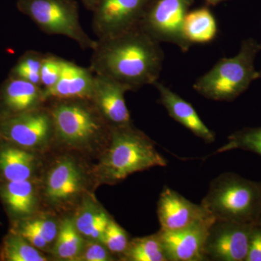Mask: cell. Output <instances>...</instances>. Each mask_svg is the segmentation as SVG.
Returning <instances> with one entry per match:
<instances>
[{"label": "cell", "instance_id": "2e32d148", "mask_svg": "<svg viewBox=\"0 0 261 261\" xmlns=\"http://www.w3.org/2000/svg\"><path fill=\"white\" fill-rule=\"evenodd\" d=\"M94 77L95 74L90 68H84L64 59L59 80L51 88L43 89L44 99L46 102L50 99H90Z\"/></svg>", "mask_w": 261, "mask_h": 261}, {"label": "cell", "instance_id": "d6a6232c", "mask_svg": "<svg viewBox=\"0 0 261 261\" xmlns=\"http://www.w3.org/2000/svg\"><path fill=\"white\" fill-rule=\"evenodd\" d=\"M227 0H205L206 5L207 6H216Z\"/></svg>", "mask_w": 261, "mask_h": 261}, {"label": "cell", "instance_id": "9a60e30c", "mask_svg": "<svg viewBox=\"0 0 261 261\" xmlns=\"http://www.w3.org/2000/svg\"><path fill=\"white\" fill-rule=\"evenodd\" d=\"M45 103L40 86L10 76L0 85V120L30 112Z\"/></svg>", "mask_w": 261, "mask_h": 261}, {"label": "cell", "instance_id": "7a4b0ae2", "mask_svg": "<svg viewBox=\"0 0 261 261\" xmlns=\"http://www.w3.org/2000/svg\"><path fill=\"white\" fill-rule=\"evenodd\" d=\"M153 141L134 126L111 128L97 173L103 184L119 183L133 173L167 166Z\"/></svg>", "mask_w": 261, "mask_h": 261}, {"label": "cell", "instance_id": "30bf717a", "mask_svg": "<svg viewBox=\"0 0 261 261\" xmlns=\"http://www.w3.org/2000/svg\"><path fill=\"white\" fill-rule=\"evenodd\" d=\"M155 0H97L92 29L98 39L118 35L140 27Z\"/></svg>", "mask_w": 261, "mask_h": 261}, {"label": "cell", "instance_id": "4316f807", "mask_svg": "<svg viewBox=\"0 0 261 261\" xmlns=\"http://www.w3.org/2000/svg\"><path fill=\"white\" fill-rule=\"evenodd\" d=\"M99 241L113 255L121 258L126 251L130 240L124 228L111 219Z\"/></svg>", "mask_w": 261, "mask_h": 261}, {"label": "cell", "instance_id": "e575fe53", "mask_svg": "<svg viewBox=\"0 0 261 261\" xmlns=\"http://www.w3.org/2000/svg\"><path fill=\"white\" fill-rule=\"evenodd\" d=\"M260 77H261V72H260Z\"/></svg>", "mask_w": 261, "mask_h": 261}, {"label": "cell", "instance_id": "ffe728a7", "mask_svg": "<svg viewBox=\"0 0 261 261\" xmlns=\"http://www.w3.org/2000/svg\"><path fill=\"white\" fill-rule=\"evenodd\" d=\"M218 31L217 20L207 5L187 13L184 21L183 33L190 45L212 42L217 37Z\"/></svg>", "mask_w": 261, "mask_h": 261}, {"label": "cell", "instance_id": "8992f818", "mask_svg": "<svg viewBox=\"0 0 261 261\" xmlns=\"http://www.w3.org/2000/svg\"><path fill=\"white\" fill-rule=\"evenodd\" d=\"M16 7L45 34L70 38L84 49L97 45L81 25L75 0H18Z\"/></svg>", "mask_w": 261, "mask_h": 261}, {"label": "cell", "instance_id": "603a6c76", "mask_svg": "<svg viewBox=\"0 0 261 261\" xmlns=\"http://www.w3.org/2000/svg\"><path fill=\"white\" fill-rule=\"evenodd\" d=\"M121 260L168 261L159 231L154 234L130 240Z\"/></svg>", "mask_w": 261, "mask_h": 261}, {"label": "cell", "instance_id": "44dd1931", "mask_svg": "<svg viewBox=\"0 0 261 261\" xmlns=\"http://www.w3.org/2000/svg\"><path fill=\"white\" fill-rule=\"evenodd\" d=\"M111 219L102 206L92 197H86L73 219L84 238L99 241Z\"/></svg>", "mask_w": 261, "mask_h": 261}, {"label": "cell", "instance_id": "f546056e", "mask_svg": "<svg viewBox=\"0 0 261 261\" xmlns=\"http://www.w3.org/2000/svg\"><path fill=\"white\" fill-rule=\"evenodd\" d=\"M116 257L98 240H87L76 261H113Z\"/></svg>", "mask_w": 261, "mask_h": 261}, {"label": "cell", "instance_id": "cb8c5ba5", "mask_svg": "<svg viewBox=\"0 0 261 261\" xmlns=\"http://www.w3.org/2000/svg\"><path fill=\"white\" fill-rule=\"evenodd\" d=\"M23 237L10 231L0 245V260L47 261V257Z\"/></svg>", "mask_w": 261, "mask_h": 261}, {"label": "cell", "instance_id": "1f68e13d", "mask_svg": "<svg viewBox=\"0 0 261 261\" xmlns=\"http://www.w3.org/2000/svg\"><path fill=\"white\" fill-rule=\"evenodd\" d=\"M81 2L83 3V5L85 6V8H87V9L92 11L94 7H95L97 0H81Z\"/></svg>", "mask_w": 261, "mask_h": 261}, {"label": "cell", "instance_id": "277c9868", "mask_svg": "<svg viewBox=\"0 0 261 261\" xmlns=\"http://www.w3.org/2000/svg\"><path fill=\"white\" fill-rule=\"evenodd\" d=\"M55 140L74 149L107 145L111 128L88 99H50Z\"/></svg>", "mask_w": 261, "mask_h": 261}, {"label": "cell", "instance_id": "f1b7e54d", "mask_svg": "<svg viewBox=\"0 0 261 261\" xmlns=\"http://www.w3.org/2000/svg\"><path fill=\"white\" fill-rule=\"evenodd\" d=\"M64 59L51 54H44L41 68V84L42 88H51L59 80Z\"/></svg>", "mask_w": 261, "mask_h": 261}, {"label": "cell", "instance_id": "836d02e7", "mask_svg": "<svg viewBox=\"0 0 261 261\" xmlns=\"http://www.w3.org/2000/svg\"><path fill=\"white\" fill-rule=\"evenodd\" d=\"M261 184V182H260ZM257 225H258L259 226L261 227V210L260 216H259L258 220H257Z\"/></svg>", "mask_w": 261, "mask_h": 261}, {"label": "cell", "instance_id": "7402d4cb", "mask_svg": "<svg viewBox=\"0 0 261 261\" xmlns=\"http://www.w3.org/2000/svg\"><path fill=\"white\" fill-rule=\"evenodd\" d=\"M86 240L81 234L73 219H65L60 224L53 253L63 260L76 261L83 250Z\"/></svg>", "mask_w": 261, "mask_h": 261}, {"label": "cell", "instance_id": "d4e9b609", "mask_svg": "<svg viewBox=\"0 0 261 261\" xmlns=\"http://www.w3.org/2000/svg\"><path fill=\"white\" fill-rule=\"evenodd\" d=\"M44 56V54L39 51H25L10 70L9 76L27 81L42 87L40 71Z\"/></svg>", "mask_w": 261, "mask_h": 261}, {"label": "cell", "instance_id": "9c48e42d", "mask_svg": "<svg viewBox=\"0 0 261 261\" xmlns=\"http://www.w3.org/2000/svg\"><path fill=\"white\" fill-rule=\"evenodd\" d=\"M87 183V176L80 165L69 156H63L48 170L43 185V197L51 207L68 208L85 195Z\"/></svg>", "mask_w": 261, "mask_h": 261}, {"label": "cell", "instance_id": "7c38bea8", "mask_svg": "<svg viewBox=\"0 0 261 261\" xmlns=\"http://www.w3.org/2000/svg\"><path fill=\"white\" fill-rule=\"evenodd\" d=\"M157 215L161 230L167 231H179L216 220L201 204L194 203L167 187L160 194Z\"/></svg>", "mask_w": 261, "mask_h": 261}, {"label": "cell", "instance_id": "83f0119b", "mask_svg": "<svg viewBox=\"0 0 261 261\" xmlns=\"http://www.w3.org/2000/svg\"><path fill=\"white\" fill-rule=\"evenodd\" d=\"M18 221H21L25 226L37 231L53 248L60 226V224H58L56 220L47 216H36L35 214L31 217Z\"/></svg>", "mask_w": 261, "mask_h": 261}, {"label": "cell", "instance_id": "e0dca14e", "mask_svg": "<svg viewBox=\"0 0 261 261\" xmlns=\"http://www.w3.org/2000/svg\"><path fill=\"white\" fill-rule=\"evenodd\" d=\"M154 86L159 92L160 102L173 120L206 143H212L216 140L214 132L206 126L191 103L161 82H156Z\"/></svg>", "mask_w": 261, "mask_h": 261}, {"label": "cell", "instance_id": "d6986e66", "mask_svg": "<svg viewBox=\"0 0 261 261\" xmlns=\"http://www.w3.org/2000/svg\"><path fill=\"white\" fill-rule=\"evenodd\" d=\"M39 166L35 152L0 141V182L34 179Z\"/></svg>", "mask_w": 261, "mask_h": 261}, {"label": "cell", "instance_id": "5b68a950", "mask_svg": "<svg viewBox=\"0 0 261 261\" xmlns=\"http://www.w3.org/2000/svg\"><path fill=\"white\" fill-rule=\"evenodd\" d=\"M259 49L253 39L245 41L236 56L221 58L207 73L199 77L194 84V89L211 100L229 102L236 99L260 77L254 66Z\"/></svg>", "mask_w": 261, "mask_h": 261}, {"label": "cell", "instance_id": "52a82bcc", "mask_svg": "<svg viewBox=\"0 0 261 261\" xmlns=\"http://www.w3.org/2000/svg\"><path fill=\"white\" fill-rule=\"evenodd\" d=\"M55 140L54 127L45 106L34 111L0 120V141L37 152Z\"/></svg>", "mask_w": 261, "mask_h": 261}, {"label": "cell", "instance_id": "8fae6325", "mask_svg": "<svg viewBox=\"0 0 261 261\" xmlns=\"http://www.w3.org/2000/svg\"><path fill=\"white\" fill-rule=\"evenodd\" d=\"M254 225L215 220L206 238V260L245 261Z\"/></svg>", "mask_w": 261, "mask_h": 261}, {"label": "cell", "instance_id": "4dcf8cb0", "mask_svg": "<svg viewBox=\"0 0 261 261\" xmlns=\"http://www.w3.org/2000/svg\"><path fill=\"white\" fill-rule=\"evenodd\" d=\"M245 261H261V227L254 225Z\"/></svg>", "mask_w": 261, "mask_h": 261}, {"label": "cell", "instance_id": "6da1fadb", "mask_svg": "<svg viewBox=\"0 0 261 261\" xmlns=\"http://www.w3.org/2000/svg\"><path fill=\"white\" fill-rule=\"evenodd\" d=\"M164 53L161 43L140 27L98 39L92 49L90 69L135 91L159 82Z\"/></svg>", "mask_w": 261, "mask_h": 261}, {"label": "cell", "instance_id": "484cf974", "mask_svg": "<svg viewBox=\"0 0 261 261\" xmlns=\"http://www.w3.org/2000/svg\"><path fill=\"white\" fill-rule=\"evenodd\" d=\"M233 149L250 151L261 156V127L245 128L228 137L227 142L217 149L216 154Z\"/></svg>", "mask_w": 261, "mask_h": 261}, {"label": "cell", "instance_id": "3957f363", "mask_svg": "<svg viewBox=\"0 0 261 261\" xmlns=\"http://www.w3.org/2000/svg\"><path fill=\"white\" fill-rule=\"evenodd\" d=\"M201 205L216 220L256 225L261 210V184L231 172L211 181Z\"/></svg>", "mask_w": 261, "mask_h": 261}, {"label": "cell", "instance_id": "5bb4252c", "mask_svg": "<svg viewBox=\"0 0 261 261\" xmlns=\"http://www.w3.org/2000/svg\"><path fill=\"white\" fill-rule=\"evenodd\" d=\"M214 221L179 231L160 229L159 233L168 261H206L204 253L206 238Z\"/></svg>", "mask_w": 261, "mask_h": 261}, {"label": "cell", "instance_id": "ba28073f", "mask_svg": "<svg viewBox=\"0 0 261 261\" xmlns=\"http://www.w3.org/2000/svg\"><path fill=\"white\" fill-rule=\"evenodd\" d=\"M194 2L155 0L142 19L140 27L158 42L171 43L186 53L192 45L184 36V21Z\"/></svg>", "mask_w": 261, "mask_h": 261}, {"label": "cell", "instance_id": "4fadbf2b", "mask_svg": "<svg viewBox=\"0 0 261 261\" xmlns=\"http://www.w3.org/2000/svg\"><path fill=\"white\" fill-rule=\"evenodd\" d=\"M130 91L124 84L95 74L93 92L90 101L111 128L133 126L125 94Z\"/></svg>", "mask_w": 261, "mask_h": 261}, {"label": "cell", "instance_id": "ac0fdd59", "mask_svg": "<svg viewBox=\"0 0 261 261\" xmlns=\"http://www.w3.org/2000/svg\"><path fill=\"white\" fill-rule=\"evenodd\" d=\"M0 200L12 221L36 214L39 205V189L35 179L0 182Z\"/></svg>", "mask_w": 261, "mask_h": 261}]
</instances>
